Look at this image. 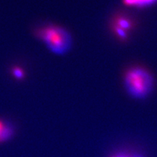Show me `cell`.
<instances>
[{"mask_svg":"<svg viewBox=\"0 0 157 157\" xmlns=\"http://www.w3.org/2000/svg\"><path fill=\"white\" fill-rule=\"evenodd\" d=\"M34 35L52 53L57 56H63L71 48V35L60 25L52 23L41 25L34 29Z\"/></svg>","mask_w":157,"mask_h":157,"instance_id":"obj_1","label":"cell"},{"mask_svg":"<svg viewBox=\"0 0 157 157\" xmlns=\"http://www.w3.org/2000/svg\"><path fill=\"white\" fill-rule=\"evenodd\" d=\"M124 83L129 95L136 99H143L151 92L154 78L146 70L133 68L125 74Z\"/></svg>","mask_w":157,"mask_h":157,"instance_id":"obj_2","label":"cell"},{"mask_svg":"<svg viewBox=\"0 0 157 157\" xmlns=\"http://www.w3.org/2000/svg\"><path fill=\"white\" fill-rule=\"evenodd\" d=\"M14 134V127L10 123L5 122L2 130L0 133V143L5 142L10 140Z\"/></svg>","mask_w":157,"mask_h":157,"instance_id":"obj_3","label":"cell"},{"mask_svg":"<svg viewBox=\"0 0 157 157\" xmlns=\"http://www.w3.org/2000/svg\"><path fill=\"white\" fill-rule=\"evenodd\" d=\"M11 74L13 77L17 80L21 81L24 79L25 77V71L24 68L21 67L20 66H14L11 68Z\"/></svg>","mask_w":157,"mask_h":157,"instance_id":"obj_4","label":"cell"},{"mask_svg":"<svg viewBox=\"0 0 157 157\" xmlns=\"http://www.w3.org/2000/svg\"><path fill=\"white\" fill-rule=\"evenodd\" d=\"M156 1V0H124V2L127 5L143 7V6L151 5Z\"/></svg>","mask_w":157,"mask_h":157,"instance_id":"obj_5","label":"cell"},{"mask_svg":"<svg viewBox=\"0 0 157 157\" xmlns=\"http://www.w3.org/2000/svg\"><path fill=\"white\" fill-rule=\"evenodd\" d=\"M117 27H119V28L123 29L124 31L130 29L131 26H132L131 21L129 19L125 18V17H119V18H118L117 21Z\"/></svg>","mask_w":157,"mask_h":157,"instance_id":"obj_6","label":"cell"},{"mask_svg":"<svg viewBox=\"0 0 157 157\" xmlns=\"http://www.w3.org/2000/svg\"><path fill=\"white\" fill-rule=\"evenodd\" d=\"M116 31H117V34L118 36H120L121 38L124 39L127 37L126 31H125L124 30H123V29L119 28V27H117V28H116Z\"/></svg>","mask_w":157,"mask_h":157,"instance_id":"obj_7","label":"cell"},{"mask_svg":"<svg viewBox=\"0 0 157 157\" xmlns=\"http://www.w3.org/2000/svg\"><path fill=\"white\" fill-rule=\"evenodd\" d=\"M5 121L2 120V119H0V133H1L2 130V129H3L4 126H5Z\"/></svg>","mask_w":157,"mask_h":157,"instance_id":"obj_8","label":"cell"},{"mask_svg":"<svg viewBox=\"0 0 157 157\" xmlns=\"http://www.w3.org/2000/svg\"><path fill=\"white\" fill-rule=\"evenodd\" d=\"M115 157H129V156H124V155H121V156H115ZM137 157H140V156H137Z\"/></svg>","mask_w":157,"mask_h":157,"instance_id":"obj_9","label":"cell"}]
</instances>
